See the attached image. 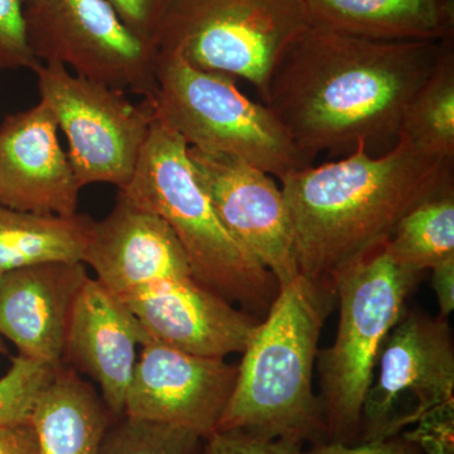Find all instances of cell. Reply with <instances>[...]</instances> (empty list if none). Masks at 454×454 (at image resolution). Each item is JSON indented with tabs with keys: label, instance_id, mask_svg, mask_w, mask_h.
Segmentation results:
<instances>
[{
	"label": "cell",
	"instance_id": "26",
	"mask_svg": "<svg viewBox=\"0 0 454 454\" xmlns=\"http://www.w3.org/2000/svg\"><path fill=\"white\" fill-rule=\"evenodd\" d=\"M303 446L292 439H268L240 430H227L206 438L202 454H303Z\"/></svg>",
	"mask_w": 454,
	"mask_h": 454
},
{
	"label": "cell",
	"instance_id": "20",
	"mask_svg": "<svg viewBox=\"0 0 454 454\" xmlns=\"http://www.w3.org/2000/svg\"><path fill=\"white\" fill-rule=\"evenodd\" d=\"M92 221L13 210L0 205V276L51 262H82Z\"/></svg>",
	"mask_w": 454,
	"mask_h": 454
},
{
	"label": "cell",
	"instance_id": "13",
	"mask_svg": "<svg viewBox=\"0 0 454 454\" xmlns=\"http://www.w3.org/2000/svg\"><path fill=\"white\" fill-rule=\"evenodd\" d=\"M121 298L152 340L196 356L243 354L260 322L193 277L160 280Z\"/></svg>",
	"mask_w": 454,
	"mask_h": 454
},
{
	"label": "cell",
	"instance_id": "19",
	"mask_svg": "<svg viewBox=\"0 0 454 454\" xmlns=\"http://www.w3.org/2000/svg\"><path fill=\"white\" fill-rule=\"evenodd\" d=\"M114 419L97 389L73 367L62 364L33 409L31 426L38 454H101Z\"/></svg>",
	"mask_w": 454,
	"mask_h": 454
},
{
	"label": "cell",
	"instance_id": "16",
	"mask_svg": "<svg viewBox=\"0 0 454 454\" xmlns=\"http://www.w3.org/2000/svg\"><path fill=\"white\" fill-rule=\"evenodd\" d=\"M82 262L118 297L160 280L192 277L170 227L119 192L106 219L92 221Z\"/></svg>",
	"mask_w": 454,
	"mask_h": 454
},
{
	"label": "cell",
	"instance_id": "18",
	"mask_svg": "<svg viewBox=\"0 0 454 454\" xmlns=\"http://www.w3.org/2000/svg\"><path fill=\"white\" fill-rule=\"evenodd\" d=\"M309 25L376 41L453 40L454 0H304Z\"/></svg>",
	"mask_w": 454,
	"mask_h": 454
},
{
	"label": "cell",
	"instance_id": "27",
	"mask_svg": "<svg viewBox=\"0 0 454 454\" xmlns=\"http://www.w3.org/2000/svg\"><path fill=\"white\" fill-rule=\"evenodd\" d=\"M414 426L402 435L423 454H454V402L437 406Z\"/></svg>",
	"mask_w": 454,
	"mask_h": 454
},
{
	"label": "cell",
	"instance_id": "3",
	"mask_svg": "<svg viewBox=\"0 0 454 454\" xmlns=\"http://www.w3.org/2000/svg\"><path fill=\"white\" fill-rule=\"evenodd\" d=\"M334 301L333 288L301 274L280 286L243 352L216 432L240 430L303 444L327 441L321 402L313 391V370L322 327Z\"/></svg>",
	"mask_w": 454,
	"mask_h": 454
},
{
	"label": "cell",
	"instance_id": "5",
	"mask_svg": "<svg viewBox=\"0 0 454 454\" xmlns=\"http://www.w3.org/2000/svg\"><path fill=\"white\" fill-rule=\"evenodd\" d=\"M419 276L396 264L382 247L333 278L339 327L333 345L317 355L327 441H360L364 402L379 355Z\"/></svg>",
	"mask_w": 454,
	"mask_h": 454
},
{
	"label": "cell",
	"instance_id": "8",
	"mask_svg": "<svg viewBox=\"0 0 454 454\" xmlns=\"http://www.w3.org/2000/svg\"><path fill=\"white\" fill-rule=\"evenodd\" d=\"M42 103L68 143L67 157L80 187L129 184L153 124L148 101L134 104L125 92L76 76L65 66L38 62Z\"/></svg>",
	"mask_w": 454,
	"mask_h": 454
},
{
	"label": "cell",
	"instance_id": "23",
	"mask_svg": "<svg viewBox=\"0 0 454 454\" xmlns=\"http://www.w3.org/2000/svg\"><path fill=\"white\" fill-rule=\"evenodd\" d=\"M203 442L188 429L122 415L107 428L101 454H202Z\"/></svg>",
	"mask_w": 454,
	"mask_h": 454
},
{
	"label": "cell",
	"instance_id": "30",
	"mask_svg": "<svg viewBox=\"0 0 454 454\" xmlns=\"http://www.w3.org/2000/svg\"><path fill=\"white\" fill-rule=\"evenodd\" d=\"M432 286L439 307V317L448 319L454 309V256L432 269Z\"/></svg>",
	"mask_w": 454,
	"mask_h": 454
},
{
	"label": "cell",
	"instance_id": "31",
	"mask_svg": "<svg viewBox=\"0 0 454 454\" xmlns=\"http://www.w3.org/2000/svg\"><path fill=\"white\" fill-rule=\"evenodd\" d=\"M0 454H38L37 437L31 423L0 428Z\"/></svg>",
	"mask_w": 454,
	"mask_h": 454
},
{
	"label": "cell",
	"instance_id": "9",
	"mask_svg": "<svg viewBox=\"0 0 454 454\" xmlns=\"http://www.w3.org/2000/svg\"><path fill=\"white\" fill-rule=\"evenodd\" d=\"M26 20L38 61L153 100L158 49L131 31L107 0H41L26 8Z\"/></svg>",
	"mask_w": 454,
	"mask_h": 454
},
{
	"label": "cell",
	"instance_id": "25",
	"mask_svg": "<svg viewBox=\"0 0 454 454\" xmlns=\"http://www.w3.org/2000/svg\"><path fill=\"white\" fill-rule=\"evenodd\" d=\"M29 46L23 0H0V71L38 64Z\"/></svg>",
	"mask_w": 454,
	"mask_h": 454
},
{
	"label": "cell",
	"instance_id": "14",
	"mask_svg": "<svg viewBox=\"0 0 454 454\" xmlns=\"http://www.w3.org/2000/svg\"><path fill=\"white\" fill-rule=\"evenodd\" d=\"M46 104L12 114L0 125V205L71 217L82 187L59 139Z\"/></svg>",
	"mask_w": 454,
	"mask_h": 454
},
{
	"label": "cell",
	"instance_id": "1",
	"mask_svg": "<svg viewBox=\"0 0 454 454\" xmlns=\"http://www.w3.org/2000/svg\"><path fill=\"white\" fill-rule=\"evenodd\" d=\"M444 43L367 40L309 27L278 62L264 106L307 160L324 151H369L397 139Z\"/></svg>",
	"mask_w": 454,
	"mask_h": 454
},
{
	"label": "cell",
	"instance_id": "32",
	"mask_svg": "<svg viewBox=\"0 0 454 454\" xmlns=\"http://www.w3.org/2000/svg\"><path fill=\"white\" fill-rule=\"evenodd\" d=\"M8 352L7 346H5L4 340L0 336V355H5Z\"/></svg>",
	"mask_w": 454,
	"mask_h": 454
},
{
	"label": "cell",
	"instance_id": "11",
	"mask_svg": "<svg viewBox=\"0 0 454 454\" xmlns=\"http://www.w3.org/2000/svg\"><path fill=\"white\" fill-rule=\"evenodd\" d=\"M215 212L236 243L283 286L300 276L291 215L270 175L252 164L188 146Z\"/></svg>",
	"mask_w": 454,
	"mask_h": 454
},
{
	"label": "cell",
	"instance_id": "2",
	"mask_svg": "<svg viewBox=\"0 0 454 454\" xmlns=\"http://www.w3.org/2000/svg\"><path fill=\"white\" fill-rule=\"evenodd\" d=\"M453 162L397 137L387 153L361 145L339 162L284 176L301 276L333 289L340 270L384 247L409 211L453 184Z\"/></svg>",
	"mask_w": 454,
	"mask_h": 454
},
{
	"label": "cell",
	"instance_id": "4",
	"mask_svg": "<svg viewBox=\"0 0 454 454\" xmlns=\"http://www.w3.org/2000/svg\"><path fill=\"white\" fill-rule=\"evenodd\" d=\"M119 193L170 227L197 282L250 315H267L279 292L276 278L223 225L176 131L154 118L133 177Z\"/></svg>",
	"mask_w": 454,
	"mask_h": 454
},
{
	"label": "cell",
	"instance_id": "29",
	"mask_svg": "<svg viewBox=\"0 0 454 454\" xmlns=\"http://www.w3.org/2000/svg\"><path fill=\"white\" fill-rule=\"evenodd\" d=\"M303 454H423L422 450L413 442L395 435L381 441L361 442L356 444L340 443V442L321 441L310 444Z\"/></svg>",
	"mask_w": 454,
	"mask_h": 454
},
{
	"label": "cell",
	"instance_id": "12",
	"mask_svg": "<svg viewBox=\"0 0 454 454\" xmlns=\"http://www.w3.org/2000/svg\"><path fill=\"white\" fill-rule=\"evenodd\" d=\"M238 366L196 356L155 340L140 348L124 415L168 424L206 439L216 432Z\"/></svg>",
	"mask_w": 454,
	"mask_h": 454
},
{
	"label": "cell",
	"instance_id": "22",
	"mask_svg": "<svg viewBox=\"0 0 454 454\" xmlns=\"http://www.w3.org/2000/svg\"><path fill=\"white\" fill-rule=\"evenodd\" d=\"M399 137L442 160H454V51L446 41L438 64L415 95Z\"/></svg>",
	"mask_w": 454,
	"mask_h": 454
},
{
	"label": "cell",
	"instance_id": "10",
	"mask_svg": "<svg viewBox=\"0 0 454 454\" xmlns=\"http://www.w3.org/2000/svg\"><path fill=\"white\" fill-rule=\"evenodd\" d=\"M454 346L448 319L403 315L382 345L361 415L360 441L399 435L454 402Z\"/></svg>",
	"mask_w": 454,
	"mask_h": 454
},
{
	"label": "cell",
	"instance_id": "15",
	"mask_svg": "<svg viewBox=\"0 0 454 454\" xmlns=\"http://www.w3.org/2000/svg\"><path fill=\"white\" fill-rule=\"evenodd\" d=\"M149 340L121 298L89 277L74 301L64 364L97 382L110 413L121 418L140 348Z\"/></svg>",
	"mask_w": 454,
	"mask_h": 454
},
{
	"label": "cell",
	"instance_id": "28",
	"mask_svg": "<svg viewBox=\"0 0 454 454\" xmlns=\"http://www.w3.org/2000/svg\"><path fill=\"white\" fill-rule=\"evenodd\" d=\"M131 31L155 46L164 14L172 0H107ZM157 47V46H155Z\"/></svg>",
	"mask_w": 454,
	"mask_h": 454
},
{
	"label": "cell",
	"instance_id": "21",
	"mask_svg": "<svg viewBox=\"0 0 454 454\" xmlns=\"http://www.w3.org/2000/svg\"><path fill=\"white\" fill-rule=\"evenodd\" d=\"M384 247L396 264L418 273L453 258V184L409 211Z\"/></svg>",
	"mask_w": 454,
	"mask_h": 454
},
{
	"label": "cell",
	"instance_id": "33",
	"mask_svg": "<svg viewBox=\"0 0 454 454\" xmlns=\"http://www.w3.org/2000/svg\"><path fill=\"white\" fill-rule=\"evenodd\" d=\"M41 0H23V3H25L26 8L27 7H32V5L37 4V3H40Z\"/></svg>",
	"mask_w": 454,
	"mask_h": 454
},
{
	"label": "cell",
	"instance_id": "6",
	"mask_svg": "<svg viewBox=\"0 0 454 454\" xmlns=\"http://www.w3.org/2000/svg\"><path fill=\"white\" fill-rule=\"evenodd\" d=\"M155 76L157 92L148 101L154 118L190 148L238 158L279 179L310 166L273 113L245 97L232 77L163 51Z\"/></svg>",
	"mask_w": 454,
	"mask_h": 454
},
{
	"label": "cell",
	"instance_id": "17",
	"mask_svg": "<svg viewBox=\"0 0 454 454\" xmlns=\"http://www.w3.org/2000/svg\"><path fill=\"white\" fill-rule=\"evenodd\" d=\"M82 262H51L0 276V336L18 355L59 366L77 295L89 278Z\"/></svg>",
	"mask_w": 454,
	"mask_h": 454
},
{
	"label": "cell",
	"instance_id": "7",
	"mask_svg": "<svg viewBox=\"0 0 454 454\" xmlns=\"http://www.w3.org/2000/svg\"><path fill=\"white\" fill-rule=\"evenodd\" d=\"M309 27L304 0H172L155 46L245 80L265 101L278 62Z\"/></svg>",
	"mask_w": 454,
	"mask_h": 454
},
{
	"label": "cell",
	"instance_id": "24",
	"mask_svg": "<svg viewBox=\"0 0 454 454\" xmlns=\"http://www.w3.org/2000/svg\"><path fill=\"white\" fill-rule=\"evenodd\" d=\"M57 367L22 355L12 358L11 369L0 378V428L31 423L35 400Z\"/></svg>",
	"mask_w": 454,
	"mask_h": 454
}]
</instances>
